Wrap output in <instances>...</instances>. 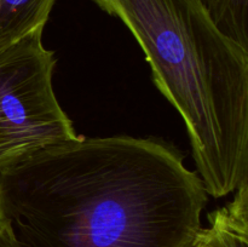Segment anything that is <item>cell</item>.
Returning a JSON list of instances; mask_svg holds the SVG:
<instances>
[{
	"mask_svg": "<svg viewBox=\"0 0 248 247\" xmlns=\"http://www.w3.org/2000/svg\"><path fill=\"white\" fill-rule=\"evenodd\" d=\"M191 247H208L207 242H206V240L203 239V236L201 235L200 232H199L198 235H196L195 241H194L193 246H191Z\"/></svg>",
	"mask_w": 248,
	"mask_h": 247,
	"instance_id": "obj_8",
	"label": "cell"
},
{
	"mask_svg": "<svg viewBox=\"0 0 248 247\" xmlns=\"http://www.w3.org/2000/svg\"><path fill=\"white\" fill-rule=\"evenodd\" d=\"M207 191L173 144L115 136L0 164V224L16 247H191Z\"/></svg>",
	"mask_w": 248,
	"mask_h": 247,
	"instance_id": "obj_1",
	"label": "cell"
},
{
	"mask_svg": "<svg viewBox=\"0 0 248 247\" xmlns=\"http://www.w3.org/2000/svg\"><path fill=\"white\" fill-rule=\"evenodd\" d=\"M0 247H16L12 235L1 224H0Z\"/></svg>",
	"mask_w": 248,
	"mask_h": 247,
	"instance_id": "obj_7",
	"label": "cell"
},
{
	"mask_svg": "<svg viewBox=\"0 0 248 247\" xmlns=\"http://www.w3.org/2000/svg\"><path fill=\"white\" fill-rule=\"evenodd\" d=\"M235 191L232 201L210 213V225L200 229L208 247H248V182Z\"/></svg>",
	"mask_w": 248,
	"mask_h": 247,
	"instance_id": "obj_4",
	"label": "cell"
},
{
	"mask_svg": "<svg viewBox=\"0 0 248 247\" xmlns=\"http://www.w3.org/2000/svg\"><path fill=\"white\" fill-rule=\"evenodd\" d=\"M223 34L248 50V0H196Z\"/></svg>",
	"mask_w": 248,
	"mask_h": 247,
	"instance_id": "obj_6",
	"label": "cell"
},
{
	"mask_svg": "<svg viewBox=\"0 0 248 247\" xmlns=\"http://www.w3.org/2000/svg\"><path fill=\"white\" fill-rule=\"evenodd\" d=\"M43 31L0 48V164L78 137L53 91L55 52L43 45Z\"/></svg>",
	"mask_w": 248,
	"mask_h": 247,
	"instance_id": "obj_3",
	"label": "cell"
},
{
	"mask_svg": "<svg viewBox=\"0 0 248 247\" xmlns=\"http://www.w3.org/2000/svg\"><path fill=\"white\" fill-rule=\"evenodd\" d=\"M56 0H0V48L44 28Z\"/></svg>",
	"mask_w": 248,
	"mask_h": 247,
	"instance_id": "obj_5",
	"label": "cell"
},
{
	"mask_svg": "<svg viewBox=\"0 0 248 247\" xmlns=\"http://www.w3.org/2000/svg\"><path fill=\"white\" fill-rule=\"evenodd\" d=\"M132 33L153 80L186 124L207 194L248 182V50L196 0H93Z\"/></svg>",
	"mask_w": 248,
	"mask_h": 247,
	"instance_id": "obj_2",
	"label": "cell"
}]
</instances>
